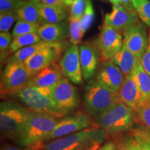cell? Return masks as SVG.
Instances as JSON below:
<instances>
[{
    "label": "cell",
    "instance_id": "5",
    "mask_svg": "<svg viewBox=\"0 0 150 150\" xmlns=\"http://www.w3.org/2000/svg\"><path fill=\"white\" fill-rule=\"evenodd\" d=\"M26 108L16 103L1 102L0 104V129L1 136L13 141H18L27 120Z\"/></svg>",
    "mask_w": 150,
    "mask_h": 150
},
{
    "label": "cell",
    "instance_id": "36",
    "mask_svg": "<svg viewBox=\"0 0 150 150\" xmlns=\"http://www.w3.org/2000/svg\"><path fill=\"white\" fill-rule=\"evenodd\" d=\"M25 0H0V13L16 11Z\"/></svg>",
    "mask_w": 150,
    "mask_h": 150
},
{
    "label": "cell",
    "instance_id": "33",
    "mask_svg": "<svg viewBox=\"0 0 150 150\" xmlns=\"http://www.w3.org/2000/svg\"><path fill=\"white\" fill-rule=\"evenodd\" d=\"M16 21H18L16 11L0 13V32H8Z\"/></svg>",
    "mask_w": 150,
    "mask_h": 150
},
{
    "label": "cell",
    "instance_id": "9",
    "mask_svg": "<svg viewBox=\"0 0 150 150\" xmlns=\"http://www.w3.org/2000/svg\"><path fill=\"white\" fill-rule=\"evenodd\" d=\"M123 39L120 32L104 23L97 40V48L104 61L110 60L121 50Z\"/></svg>",
    "mask_w": 150,
    "mask_h": 150
},
{
    "label": "cell",
    "instance_id": "14",
    "mask_svg": "<svg viewBox=\"0 0 150 150\" xmlns=\"http://www.w3.org/2000/svg\"><path fill=\"white\" fill-rule=\"evenodd\" d=\"M138 18L136 11H131L120 4L112 5V11L106 14L104 24L119 32H124L131 26L138 23Z\"/></svg>",
    "mask_w": 150,
    "mask_h": 150
},
{
    "label": "cell",
    "instance_id": "41",
    "mask_svg": "<svg viewBox=\"0 0 150 150\" xmlns=\"http://www.w3.org/2000/svg\"><path fill=\"white\" fill-rule=\"evenodd\" d=\"M45 145L43 143V142H41L35 144L34 145L26 147V149L24 150H45Z\"/></svg>",
    "mask_w": 150,
    "mask_h": 150
},
{
    "label": "cell",
    "instance_id": "10",
    "mask_svg": "<svg viewBox=\"0 0 150 150\" xmlns=\"http://www.w3.org/2000/svg\"><path fill=\"white\" fill-rule=\"evenodd\" d=\"M63 43H52L24 62L31 78L45 67L57 61L63 49Z\"/></svg>",
    "mask_w": 150,
    "mask_h": 150
},
{
    "label": "cell",
    "instance_id": "20",
    "mask_svg": "<svg viewBox=\"0 0 150 150\" xmlns=\"http://www.w3.org/2000/svg\"><path fill=\"white\" fill-rule=\"evenodd\" d=\"M111 61L120 68L125 77L134 70L138 59L123 44L121 50L112 58Z\"/></svg>",
    "mask_w": 150,
    "mask_h": 150
},
{
    "label": "cell",
    "instance_id": "32",
    "mask_svg": "<svg viewBox=\"0 0 150 150\" xmlns=\"http://www.w3.org/2000/svg\"><path fill=\"white\" fill-rule=\"evenodd\" d=\"M95 19V12L92 0H87V5L83 17L81 19V27L85 33L86 31L91 27Z\"/></svg>",
    "mask_w": 150,
    "mask_h": 150
},
{
    "label": "cell",
    "instance_id": "16",
    "mask_svg": "<svg viewBox=\"0 0 150 150\" xmlns=\"http://www.w3.org/2000/svg\"><path fill=\"white\" fill-rule=\"evenodd\" d=\"M79 51L83 78L84 80L89 81L96 72L100 54L98 50L89 44L81 45Z\"/></svg>",
    "mask_w": 150,
    "mask_h": 150
},
{
    "label": "cell",
    "instance_id": "13",
    "mask_svg": "<svg viewBox=\"0 0 150 150\" xmlns=\"http://www.w3.org/2000/svg\"><path fill=\"white\" fill-rule=\"evenodd\" d=\"M59 65L65 77L73 83L78 85L82 83L83 78L77 45L72 44L65 50L60 60Z\"/></svg>",
    "mask_w": 150,
    "mask_h": 150
},
{
    "label": "cell",
    "instance_id": "17",
    "mask_svg": "<svg viewBox=\"0 0 150 150\" xmlns=\"http://www.w3.org/2000/svg\"><path fill=\"white\" fill-rule=\"evenodd\" d=\"M120 100L134 109L142 99L139 86L136 76L135 68L125 77V81L118 92Z\"/></svg>",
    "mask_w": 150,
    "mask_h": 150
},
{
    "label": "cell",
    "instance_id": "27",
    "mask_svg": "<svg viewBox=\"0 0 150 150\" xmlns=\"http://www.w3.org/2000/svg\"><path fill=\"white\" fill-rule=\"evenodd\" d=\"M41 26L42 24L40 23H32L22 20H18L12 31L13 38L28 33H38Z\"/></svg>",
    "mask_w": 150,
    "mask_h": 150
},
{
    "label": "cell",
    "instance_id": "11",
    "mask_svg": "<svg viewBox=\"0 0 150 150\" xmlns=\"http://www.w3.org/2000/svg\"><path fill=\"white\" fill-rule=\"evenodd\" d=\"M91 121L86 114L78 112L74 115L65 117L59 120L53 131L45 140H55L91 127Z\"/></svg>",
    "mask_w": 150,
    "mask_h": 150
},
{
    "label": "cell",
    "instance_id": "3",
    "mask_svg": "<svg viewBox=\"0 0 150 150\" xmlns=\"http://www.w3.org/2000/svg\"><path fill=\"white\" fill-rule=\"evenodd\" d=\"M97 122L106 134H120L132 129L136 115L132 108L119 102L97 116Z\"/></svg>",
    "mask_w": 150,
    "mask_h": 150
},
{
    "label": "cell",
    "instance_id": "29",
    "mask_svg": "<svg viewBox=\"0 0 150 150\" xmlns=\"http://www.w3.org/2000/svg\"><path fill=\"white\" fill-rule=\"evenodd\" d=\"M130 134L136 138L142 150H150V130L139 126L131 129Z\"/></svg>",
    "mask_w": 150,
    "mask_h": 150
},
{
    "label": "cell",
    "instance_id": "23",
    "mask_svg": "<svg viewBox=\"0 0 150 150\" xmlns=\"http://www.w3.org/2000/svg\"><path fill=\"white\" fill-rule=\"evenodd\" d=\"M136 122L150 130V99H141L134 108Z\"/></svg>",
    "mask_w": 150,
    "mask_h": 150
},
{
    "label": "cell",
    "instance_id": "45",
    "mask_svg": "<svg viewBox=\"0 0 150 150\" xmlns=\"http://www.w3.org/2000/svg\"><path fill=\"white\" fill-rule=\"evenodd\" d=\"M100 146L99 145H97V146H94V147L88 148V149H81V150H97L99 148Z\"/></svg>",
    "mask_w": 150,
    "mask_h": 150
},
{
    "label": "cell",
    "instance_id": "42",
    "mask_svg": "<svg viewBox=\"0 0 150 150\" xmlns=\"http://www.w3.org/2000/svg\"><path fill=\"white\" fill-rule=\"evenodd\" d=\"M1 150H20L18 148H17L14 146L11 145H6L2 147Z\"/></svg>",
    "mask_w": 150,
    "mask_h": 150
},
{
    "label": "cell",
    "instance_id": "7",
    "mask_svg": "<svg viewBox=\"0 0 150 150\" xmlns=\"http://www.w3.org/2000/svg\"><path fill=\"white\" fill-rule=\"evenodd\" d=\"M52 97L56 108L63 116L75 110L79 106V96L75 86L66 77H63L53 88Z\"/></svg>",
    "mask_w": 150,
    "mask_h": 150
},
{
    "label": "cell",
    "instance_id": "15",
    "mask_svg": "<svg viewBox=\"0 0 150 150\" xmlns=\"http://www.w3.org/2000/svg\"><path fill=\"white\" fill-rule=\"evenodd\" d=\"M125 76L119 67L111 60H106L102 65L96 81L114 92H118L125 81Z\"/></svg>",
    "mask_w": 150,
    "mask_h": 150
},
{
    "label": "cell",
    "instance_id": "35",
    "mask_svg": "<svg viewBox=\"0 0 150 150\" xmlns=\"http://www.w3.org/2000/svg\"><path fill=\"white\" fill-rule=\"evenodd\" d=\"M87 0H74L70 5V18L81 19L85 12Z\"/></svg>",
    "mask_w": 150,
    "mask_h": 150
},
{
    "label": "cell",
    "instance_id": "24",
    "mask_svg": "<svg viewBox=\"0 0 150 150\" xmlns=\"http://www.w3.org/2000/svg\"><path fill=\"white\" fill-rule=\"evenodd\" d=\"M51 44L52 43H47L42 41V42L37 43V44L25 47L20 49L18 51L13 53V55L8 59V61L22 62V63H24L29 59L30 57L34 55L35 53H37L38 52L47 47Z\"/></svg>",
    "mask_w": 150,
    "mask_h": 150
},
{
    "label": "cell",
    "instance_id": "2",
    "mask_svg": "<svg viewBox=\"0 0 150 150\" xmlns=\"http://www.w3.org/2000/svg\"><path fill=\"white\" fill-rule=\"evenodd\" d=\"M102 129L90 127L74 134L53 140L45 146V150H81L99 145L106 138Z\"/></svg>",
    "mask_w": 150,
    "mask_h": 150
},
{
    "label": "cell",
    "instance_id": "46",
    "mask_svg": "<svg viewBox=\"0 0 150 150\" xmlns=\"http://www.w3.org/2000/svg\"><path fill=\"white\" fill-rule=\"evenodd\" d=\"M27 1H31V2L35 4H39L41 0H27Z\"/></svg>",
    "mask_w": 150,
    "mask_h": 150
},
{
    "label": "cell",
    "instance_id": "21",
    "mask_svg": "<svg viewBox=\"0 0 150 150\" xmlns=\"http://www.w3.org/2000/svg\"><path fill=\"white\" fill-rule=\"evenodd\" d=\"M37 6L42 21L45 24L60 23L66 18L65 8L45 5L40 2Z\"/></svg>",
    "mask_w": 150,
    "mask_h": 150
},
{
    "label": "cell",
    "instance_id": "26",
    "mask_svg": "<svg viewBox=\"0 0 150 150\" xmlns=\"http://www.w3.org/2000/svg\"><path fill=\"white\" fill-rule=\"evenodd\" d=\"M42 42L38 33H28L13 38L10 46V54L15 53L20 49Z\"/></svg>",
    "mask_w": 150,
    "mask_h": 150
},
{
    "label": "cell",
    "instance_id": "34",
    "mask_svg": "<svg viewBox=\"0 0 150 150\" xmlns=\"http://www.w3.org/2000/svg\"><path fill=\"white\" fill-rule=\"evenodd\" d=\"M12 34L9 32L0 33V57L3 62L10 54V46L12 42Z\"/></svg>",
    "mask_w": 150,
    "mask_h": 150
},
{
    "label": "cell",
    "instance_id": "37",
    "mask_svg": "<svg viewBox=\"0 0 150 150\" xmlns=\"http://www.w3.org/2000/svg\"><path fill=\"white\" fill-rule=\"evenodd\" d=\"M140 61L144 70L150 76V33L149 45Z\"/></svg>",
    "mask_w": 150,
    "mask_h": 150
},
{
    "label": "cell",
    "instance_id": "12",
    "mask_svg": "<svg viewBox=\"0 0 150 150\" xmlns=\"http://www.w3.org/2000/svg\"><path fill=\"white\" fill-rule=\"evenodd\" d=\"M122 33L123 44L140 60L149 42V35H148L145 25L141 22H138L125 30Z\"/></svg>",
    "mask_w": 150,
    "mask_h": 150
},
{
    "label": "cell",
    "instance_id": "18",
    "mask_svg": "<svg viewBox=\"0 0 150 150\" xmlns=\"http://www.w3.org/2000/svg\"><path fill=\"white\" fill-rule=\"evenodd\" d=\"M61 66L56 62L34 75L28 85L41 88H54L63 77Z\"/></svg>",
    "mask_w": 150,
    "mask_h": 150
},
{
    "label": "cell",
    "instance_id": "38",
    "mask_svg": "<svg viewBox=\"0 0 150 150\" xmlns=\"http://www.w3.org/2000/svg\"><path fill=\"white\" fill-rule=\"evenodd\" d=\"M40 3L43 4L52 6H58L65 8V5L62 0H41Z\"/></svg>",
    "mask_w": 150,
    "mask_h": 150
},
{
    "label": "cell",
    "instance_id": "43",
    "mask_svg": "<svg viewBox=\"0 0 150 150\" xmlns=\"http://www.w3.org/2000/svg\"><path fill=\"white\" fill-rule=\"evenodd\" d=\"M62 1H63V3L65 4V6H69L72 4V1H74V0H62Z\"/></svg>",
    "mask_w": 150,
    "mask_h": 150
},
{
    "label": "cell",
    "instance_id": "8",
    "mask_svg": "<svg viewBox=\"0 0 150 150\" xmlns=\"http://www.w3.org/2000/svg\"><path fill=\"white\" fill-rule=\"evenodd\" d=\"M31 76L22 62L8 61L1 76V91L16 95L28 85Z\"/></svg>",
    "mask_w": 150,
    "mask_h": 150
},
{
    "label": "cell",
    "instance_id": "19",
    "mask_svg": "<svg viewBox=\"0 0 150 150\" xmlns=\"http://www.w3.org/2000/svg\"><path fill=\"white\" fill-rule=\"evenodd\" d=\"M38 34L43 42L47 43L62 42L67 36V29L65 24H44L41 26Z\"/></svg>",
    "mask_w": 150,
    "mask_h": 150
},
{
    "label": "cell",
    "instance_id": "44",
    "mask_svg": "<svg viewBox=\"0 0 150 150\" xmlns=\"http://www.w3.org/2000/svg\"><path fill=\"white\" fill-rule=\"evenodd\" d=\"M108 1H109L110 3H112V5L120 4V0H108Z\"/></svg>",
    "mask_w": 150,
    "mask_h": 150
},
{
    "label": "cell",
    "instance_id": "28",
    "mask_svg": "<svg viewBox=\"0 0 150 150\" xmlns=\"http://www.w3.org/2000/svg\"><path fill=\"white\" fill-rule=\"evenodd\" d=\"M132 2L138 16L150 27V0H132Z\"/></svg>",
    "mask_w": 150,
    "mask_h": 150
},
{
    "label": "cell",
    "instance_id": "25",
    "mask_svg": "<svg viewBox=\"0 0 150 150\" xmlns=\"http://www.w3.org/2000/svg\"><path fill=\"white\" fill-rule=\"evenodd\" d=\"M135 71L142 99H150V76L144 70L140 60L137 62Z\"/></svg>",
    "mask_w": 150,
    "mask_h": 150
},
{
    "label": "cell",
    "instance_id": "6",
    "mask_svg": "<svg viewBox=\"0 0 150 150\" xmlns=\"http://www.w3.org/2000/svg\"><path fill=\"white\" fill-rule=\"evenodd\" d=\"M119 102L118 93L108 89L96 80L90 81L86 86L84 103L86 109L94 116L97 117Z\"/></svg>",
    "mask_w": 150,
    "mask_h": 150
},
{
    "label": "cell",
    "instance_id": "40",
    "mask_svg": "<svg viewBox=\"0 0 150 150\" xmlns=\"http://www.w3.org/2000/svg\"><path fill=\"white\" fill-rule=\"evenodd\" d=\"M117 147H116V144L115 142H108L102 147H99L97 150H116Z\"/></svg>",
    "mask_w": 150,
    "mask_h": 150
},
{
    "label": "cell",
    "instance_id": "22",
    "mask_svg": "<svg viewBox=\"0 0 150 150\" xmlns=\"http://www.w3.org/2000/svg\"><path fill=\"white\" fill-rule=\"evenodd\" d=\"M16 11L18 20H22L32 23L41 24L42 22L39 13L38 7L37 4L31 1L25 0Z\"/></svg>",
    "mask_w": 150,
    "mask_h": 150
},
{
    "label": "cell",
    "instance_id": "4",
    "mask_svg": "<svg viewBox=\"0 0 150 150\" xmlns=\"http://www.w3.org/2000/svg\"><path fill=\"white\" fill-rule=\"evenodd\" d=\"M52 91L53 88L27 85L15 95L31 111L47 114L57 118L64 117L56 108L52 97Z\"/></svg>",
    "mask_w": 150,
    "mask_h": 150
},
{
    "label": "cell",
    "instance_id": "39",
    "mask_svg": "<svg viewBox=\"0 0 150 150\" xmlns=\"http://www.w3.org/2000/svg\"><path fill=\"white\" fill-rule=\"evenodd\" d=\"M120 4L124 8L131 11H135L132 0H120Z\"/></svg>",
    "mask_w": 150,
    "mask_h": 150
},
{
    "label": "cell",
    "instance_id": "31",
    "mask_svg": "<svg viewBox=\"0 0 150 150\" xmlns=\"http://www.w3.org/2000/svg\"><path fill=\"white\" fill-rule=\"evenodd\" d=\"M115 144L116 150H142L140 144L131 134L121 138Z\"/></svg>",
    "mask_w": 150,
    "mask_h": 150
},
{
    "label": "cell",
    "instance_id": "1",
    "mask_svg": "<svg viewBox=\"0 0 150 150\" xmlns=\"http://www.w3.org/2000/svg\"><path fill=\"white\" fill-rule=\"evenodd\" d=\"M59 122L57 117L29 110L27 120L17 142L22 147H28L43 142Z\"/></svg>",
    "mask_w": 150,
    "mask_h": 150
},
{
    "label": "cell",
    "instance_id": "30",
    "mask_svg": "<svg viewBox=\"0 0 150 150\" xmlns=\"http://www.w3.org/2000/svg\"><path fill=\"white\" fill-rule=\"evenodd\" d=\"M70 20V40L73 45H78L83 38L84 33L81 27L80 19L69 18Z\"/></svg>",
    "mask_w": 150,
    "mask_h": 150
}]
</instances>
